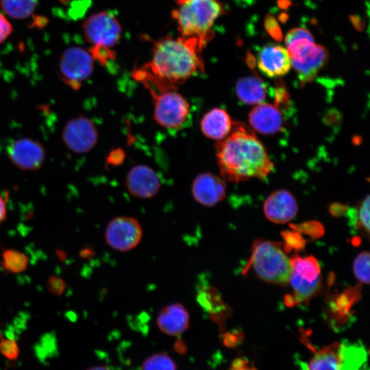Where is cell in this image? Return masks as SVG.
I'll list each match as a JSON object with an SVG mask.
<instances>
[{"label":"cell","mask_w":370,"mask_h":370,"mask_svg":"<svg viewBox=\"0 0 370 370\" xmlns=\"http://www.w3.org/2000/svg\"><path fill=\"white\" fill-rule=\"evenodd\" d=\"M8 155L11 162L23 171L37 170L45 160L43 146L29 138H21L12 143L8 147Z\"/></svg>","instance_id":"cell-12"},{"label":"cell","mask_w":370,"mask_h":370,"mask_svg":"<svg viewBox=\"0 0 370 370\" xmlns=\"http://www.w3.org/2000/svg\"><path fill=\"white\" fill-rule=\"evenodd\" d=\"M250 264L256 275L267 282L284 284L289 281L291 260L283 252L279 243L256 241L252 247Z\"/></svg>","instance_id":"cell-4"},{"label":"cell","mask_w":370,"mask_h":370,"mask_svg":"<svg viewBox=\"0 0 370 370\" xmlns=\"http://www.w3.org/2000/svg\"><path fill=\"white\" fill-rule=\"evenodd\" d=\"M154 101L153 116L161 126L175 129L183 125L188 118L190 105L178 92L176 86L156 85L146 87Z\"/></svg>","instance_id":"cell-6"},{"label":"cell","mask_w":370,"mask_h":370,"mask_svg":"<svg viewBox=\"0 0 370 370\" xmlns=\"http://www.w3.org/2000/svg\"><path fill=\"white\" fill-rule=\"evenodd\" d=\"M47 284L49 291L56 295H61L66 287L64 281L62 278L54 275L49 279Z\"/></svg>","instance_id":"cell-30"},{"label":"cell","mask_w":370,"mask_h":370,"mask_svg":"<svg viewBox=\"0 0 370 370\" xmlns=\"http://www.w3.org/2000/svg\"><path fill=\"white\" fill-rule=\"evenodd\" d=\"M93 60L89 51L77 46L68 47L61 55L58 64L60 78L71 88L78 89L92 75Z\"/></svg>","instance_id":"cell-9"},{"label":"cell","mask_w":370,"mask_h":370,"mask_svg":"<svg viewBox=\"0 0 370 370\" xmlns=\"http://www.w3.org/2000/svg\"><path fill=\"white\" fill-rule=\"evenodd\" d=\"M314 43V37L310 32L302 27L291 29L285 37L286 49L290 58L303 53Z\"/></svg>","instance_id":"cell-22"},{"label":"cell","mask_w":370,"mask_h":370,"mask_svg":"<svg viewBox=\"0 0 370 370\" xmlns=\"http://www.w3.org/2000/svg\"><path fill=\"white\" fill-rule=\"evenodd\" d=\"M238 99L247 105L261 103L266 97V86L257 75L240 78L235 86Z\"/></svg>","instance_id":"cell-21"},{"label":"cell","mask_w":370,"mask_h":370,"mask_svg":"<svg viewBox=\"0 0 370 370\" xmlns=\"http://www.w3.org/2000/svg\"><path fill=\"white\" fill-rule=\"evenodd\" d=\"M258 67L266 76L281 77L286 75L291 67V60L286 49L279 45L264 46L258 55Z\"/></svg>","instance_id":"cell-16"},{"label":"cell","mask_w":370,"mask_h":370,"mask_svg":"<svg viewBox=\"0 0 370 370\" xmlns=\"http://www.w3.org/2000/svg\"><path fill=\"white\" fill-rule=\"evenodd\" d=\"M1 263L3 269L12 273L24 271L28 264L27 256L16 249H8L3 251Z\"/></svg>","instance_id":"cell-24"},{"label":"cell","mask_w":370,"mask_h":370,"mask_svg":"<svg viewBox=\"0 0 370 370\" xmlns=\"http://www.w3.org/2000/svg\"><path fill=\"white\" fill-rule=\"evenodd\" d=\"M143 238V229L138 221L132 217H116L109 221L105 239L112 249L127 251L138 245Z\"/></svg>","instance_id":"cell-10"},{"label":"cell","mask_w":370,"mask_h":370,"mask_svg":"<svg viewBox=\"0 0 370 370\" xmlns=\"http://www.w3.org/2000/svg\"><path fill=\"white\" fill-rule=\"evenodd\" d=\"M228 370H256L253 367H250L247 362L243 359L238 358L235 360L231 367Z\"/></svg>","instance_id":"cell-32"},{"label":"cell","mask_w":370,"mask_h":370,"mask_svg":"<svg viewBox=\"0 0 370 370\" xmlns=\"http://www.w3.org/2000/svg\"><path fill=\"white\" fill-rule=\"evenodd\" d=\"M156 322L162 332L171 336H178L188 328L190 316L184 305L174 303L160 311Z\"/></svg>","instance_id":"cell-19"},{"label":"cell","mask_w":370,"mask_h":370,"mask_svg":"<svg viewBox=\"0 0 370 370\" xmlns=\"http://www.w3.org/2000/svg\"><path fill=\"white\" fill-rule=\"evenodd\" d=\"M266 27H272V29L268 30L272 36H277V38H278V36H281L280 28L278 27L276 21L272 16L267 18L266 22Z\"/></svg>","instance_id":"cell-33"},{"label":"cell","mask_w":370,"mask_h":370,"mask_svg":"<svg viewBox=\"0 0 370 370\" xmlns=\"http://www.w3.org/2000/svg\"><path fill=\"white\" fill-rule=\"evenodd\" d=\"M88 370H108V369L103 367H95L90 368Z\"/></svg>","instance_id":"cell-35"},{"label":"cell","mask_w":370,"mask_h":370,"mask_svg":"<svg viewBox=\"0 0 370 370\" xmlns=\"http://www.w3.org/2000/svg\"><path fill=\"white\" fill-rule=\"evenodd\" d=\"M0 352L8 359L14 360L18 357L19 349L14 339L1 337Z\"/></svg>","instance_id":"cell-27"},{"label":"cell","mask_w":370,"mask_h":370,"mask_svg":"<svg viewBox=\"0 0 370 370\" xmlns=\"http://www.w3.org/2000/svg\"><path fill=\"white\" fill-rule=\"evenodd\" d=\"M216 151L221 174L230 182L264 178L273 167L262 143L241 123H233L230 134L216 145Z\"/></svg>","instance_id":"cell-1"},{"label":"cell","mask_w":370,"mask_h":370,"mask_svg":"<svg viewBox=\"0 0 370 370\" xmlns=\"http://www.w3.org/2000/svg\"><path fill=\"white\" fill-rule=\"evenodd\" d=\"M291 273L289 278L297 301L309 299L318 291L321 284V267L313 256H295L291 259Z\"/></svg>","instance_id":"cell-8"},{"label":"cell","mask_w":370,"mask_h":370,"mask_svg":"<svg viewBox=\"0 0 370 370\" xmlns=\"http://www.w3.org/2000/svg\"><path fill=\"white\" fill-rule=\"evenodd\" d=\"M329 54L325 47L314 43L303 53L291 58L301 86L311 82L325 65Z\"/></svg>","instance_id":"cell-13"},{"label":"cell","mask_w":370,"mask_h":370,"mask_svg":"<svg viewBox=\"0 0 370 370\" xmlns=\"http://www.w3.org/2000/svg\"><path fill=\"white\" fill-rule=\"evenodd\" d=\"M98 138L95 125L88 117L79 116L68 121L62 131L67 148L75 153H85L95 147Z\"/></svg>","instance_id":"cell-11"},{"label":"cell","mask_w":370,"mask_h":370,"mask_svg":"<svg viewBox=\"0 0 370 370\" xmlns=\"http://www.w3.org/2000/svg\"><path fill=\"white\" fill-rule=\"evenodd\" d=\"M141 370H176V366L168 355L160 353L148 358Z\"/></svg>","instance_id":"cell-25"},{"label":"cell","mask_w":370,"mask_h":370,"mask_svg":"<svg viewBox=\"0 0 370 370\" xmlns=\"http://www.w3.org/2000/svg\"><path fill=\"white\" fill-rule=\"evenodd\" d=\"M365 350L358 345L334 343L314 349L302 370H358L365 362Z\"/></svg>","instance_id":"cell-5"},{"label":"cell","mask_w":370,"mask_h":370,"mask_svg":"<svg viewBox=\"0 0 370 370\" xmlns=\"http://www.w3.org/2000/svg\"><path fill=\"white\" fill-rule=\"evenodd\" d=\"M82 31L86 40L92 45L90 49L112 50L121 38L122 29L114 16L101 11L85 20Z\"/></svg>","instance_id":"cell-7"},{"label":"cell","mask_w":370,"mask_h":370,"mask_svg":"<svg viewBox=\"0 0 370 370\" xmlns=\"http://www.w3.org/2000/svg\"><path fill=\"white\" fill-rule=\"evenodd\" d=\"M283 234L288 247L300 248L304 246V241L297 233L286 232Z\"/></svg>","instance_id":"cell-31"},{"label":"cell","mask_w":370,"mask_h":370,"mask_svg":"<svg viewBox=\"0 0 370 370\" xmlns=\"http://www.w3.org/2000/svg\"><path fill=\"white\" fill-rule=\"evenodd\" d=\"M13 27L8 19L0 12V45L12 34Z\"/></svg>","instance_id":"cell-29"},{"label":"cell","mask_w":370,"mask_h":370,"mask_svg":"<svg viewBox=\"0 0 370 370\" xmlns=\"http://www.w3.org/2000/svg\"><path fill=\"white\" fill-rule=\"evenodd\" d=\"M223 12L218 0H176L172 16L181 37L195 40L204 48L214 35L215 21Z\"/></svg>","instance_id":"cell-3"},{"label":"cell","mask_w":370,"mask_h":370,"mask_svg":"<svg viewBox=\"0 0 370 370\" xmlns=\"http://www.w3.org/2000/svg\"><path fill=\"white\" fill-rule=\"evenodd\" d=\"M369 253L359 254L354 261L353 269L356 278L362 283L369 284Z\"/></svg>","instance_id":"cell-26"},{"label":"cell","mask_w":370,"mask_h":370,"mask_svg":"<svg viewBox=\"0 0 370 370\" xmlns=\"http://www.w3.org/2000/svg\"><path fill=\"white\" fill-rule=\"evenodd\" d=\"M266 217L275 223H285L293 219L298 206L293 195L285 190L271 194L264 204Z\"/></svg>","instance_id":"cell-17"},{"label":"cell","mask_w":370,"mask_h":370,"mask_svg":"<svg viewBox=\"0 0 370 370\" xmlns=\"http://www.w3.org/2000/svg\"><path fill=\"white\" fill-rule=\"evenodd\" d=\"M38 0H0V7L8 16L25 19L34 12Z\"/></svg>","instance_id":"cell-23"},{"label":"cell","mask_w":370,"mask_h":370,"mask_svg":"<svg viewBox=\"0 0 370 370\" xmlns=\"http://www.w3.org/2000/svg\"><path fill=\"white\" fill-rule=\"evenodd\" d=\"M191 191L197 202L206 207H212L225 197L226 184L217 175L203 173L193 180Z\"/></svg>","instance_id":"cell-15"},{"label":"cell","mask_w":370,"mask_h":370,"mask_svg":"<svg viewBox=\"0 0 370 370\" xmlns=\"http://www.w3.org/2000/svg\"><path fill=\"white\" fill-rule=\"evenodd\" d=\"M203 49L195 40L166 36L156 42L151 61L140 69L160 82L176 86L204 72L200 56Z\"/></svg>","instance_id":"cell-2"},{"label":"cell","mask_w":370,"mask_h":370,"mask_svg":"<svg viewBox=\"0 0 370 370\" xmlns=\"http://www.w3.org/2000/svg\"><path fill=\"white\" fill-rule=\"evenodd\" d=\"M125 184L133 197L143 199L154 197L160 188V181L157 173L144 164L136 165L130 170Z\"/></svg>","instance_id":"cell-14"},{"label":"cell","mask_w":370,"mask_h":370,"mask_svg":"<svg viewBox=\"0 0 370 370\" xmlns=\"http://www.w3.org/2000/svg\"><path fill=\"white\" fill-rule=\"evenodd\" d=\"M249 121L251 127L263 134H273L280 132L284 125L280 109L275 104L259 103L250 112Z\"/></svg>","instance_id":"cell-18"},{"label":"cell","mask_w":370,"mask_h":370,"mask_svg":"<svg viewBox=\"0 0 370 370\" xmlns=\"http://www.w3.org/2000/svg\"><path fill=\"white\" fill-rule=\"evenodd\" d=\"M6 214V201L4 199V197L0 195V223H1L5 219Z\"/></svg>","instance_id":"cell-34"},{"label":"cell","mask_w":370,"mask_h":370,"mask_svg":"<svg viewBox=\"0 0 370 370\" xmlns=\"http://www.w3.org/2000/svg\"><path fill=\"white\" fill-rule=\"evenodd\" d=\"M360 225L367 232L369 231V196L367 195L361 202L359 209L356 212Z\"/></svg>","instance_id":"cell-28"},{"label":"cell","mask_w":370,"mask_h":370,"mask_svg":"<svg viewBox=\"0 0 370 370\" xmlns=\"http://www.w3.org/2000/svg\"><path fill=\"white\" fill-rule=\"evenodd\" d=\"M200 125L201 130L205 136L221 140L230 134L233 123L225 110L216 108L204 114Z\"/></svg>","instance_id":"cell-20"}]
</instances>
